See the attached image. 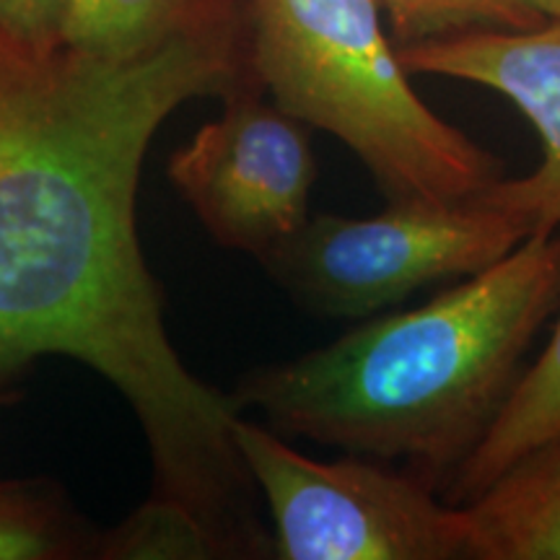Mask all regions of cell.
Here are the masks:
<instances>
[{
    "mask_svg": "<svg viewBox=\"0 0 560 560\" xmlns=\"http://www.w3.org/2000/svg\"><path fill=\"white\" fill-rule=\"evenodd\" d=\"M255 79L247 9L130 58L0 32V384L45 355L96 371L143 431L149 499L192 516L229 560L272 558L234 444L242 410L174 348L136 202L161 125Z\"/></svg>",
    "mask_w": 560,
    "mask_h": 560,
    "instance_id": "cell-1",
    "label": "cell"
},
{
    "mask_svg": "<svg viewBox=\"0 0 560 560\" xmlns=\"http://www.w3.org/2000/svg\"><path fill=\"white\" fill-rule=\"evenodd\" d=\"M558 301L560 234H529L429 304L247 371L229 397L240 410H260L280 436L400 462L444 495Z\"/></svg>",
    "mask_w": 560,
    "mask_h": 560,
    "instance_id": "cell-2",
    "label": "cell"
},
{
    "mask_svg": "<svg viewBox=\"0 0 560 560\" xmlns=\"http://www.w3.org/2000/svg\"><path fill=\"white\" fill-rule=\"evenodd\" d=\"M249 60L283 112L340 138L389 202H452L503 177L501 159L410 86L380 0H247Z\"/></svg>",
    "mask_w": 560,
    "mask_h": 560,
    "instance_id": "cell-3",
    "label": "cell"
},
{
    "mask_svg": "<svg viewBox=\"0 0 560 560\" xmlns=\"http://www.w3.org/2000/svg\"><path fill=\"white\" fill-rule=\"evenodd\" d=\"M234 444L272 522L278 560H475L465 509L392 462L314 459L270 425L234 420Z\"/></svg>",
    "mask_w": 560,
    "mask_h": 560,
    "instance_id": "cell-4",
    "label": "cell"
},
{
    "mask_svg": "<svg viewBox=\"0 0 560 560\" xmlns=\"http://www.w3.org/2000/svg\"><path fill=\"white\" fill-rule=\"evenodd\" d=\"M527 236L522 221L486 192L452 202L402 200L363 219L310 213L262 265L304 310L361 319L436 280L475 276Z\"/></svg>",
    "mask_w": 560,
    "mask_h": 560,
    "instance_id": "cell-5",
    "label": "cell"
},
{
    "mask_svg": "<svg viewBox=\"0 0 560 560\" xmlns=\"http://www.w3.org/2000/svg\"><path fill=\"white\" fill-rule=\"evenodd\" d=\"M221 100L219 120L172 153L170 182L210 240L262 262L310 219L317 179L310 125L265 102L257 79Z\"/></svg>",
    "mask_w": 560,
    "mask_h": 560,
    "instance_id": "cell-6",
    "label": "cell"
},
{
    "mask_svg": "<svg viewBox=\"0 0 560 560\" xmlns=\"http://www.w3.org/2000/svg\"><path fill=\"white\" fill-rule=\"evenodd\" d=\"M408 73L478 83L506 96L535 125L542 161L522 179L488 187L495 206L522 221L527 234L560 229V19L529 30H472L397 47Z\"/></svg>",
    "mask_w": 560,
    "mask_h": 560,
    "instance_id": "cell-7",
    "label": "cell"
},
{
    "mask_svg": "<svg viewBox=\"0 0 560 560\" xmlns=\"http://www.w3.org/2000/svg\"><path fill=\"white\" fill-rule=\"evenodd\" d=\"M475 560H560V441L462 503Z\"/></svg>",
    "mask_w": 560,
    "mask_h": 560,
    "instance_id": "cell-8",
    "label": "cell"
},
{
    "mask_svg": "<svg viewBox=\"0 0 560 560\" xmlns=\"http://www.w3.org/2000/svg\"><path fill=\"white\" fill-rule=\"evenodd\" d=\"M556 441H560V314L550 342L529 369H522L499 416L454 472L441 499L454 506L478 499L516 462Z\"/></svg>",
    "mask_w": 560,
    "mask_h": 560,
    "instance_id": "cell-9",
    "label": "cell"
},
{
    "mask_svg": "<svg viewBox=\"0 0 560 560\" xmlns=\"http://www.w3.org/2000/svg\"><path fill=\"white\" fill-rule=\"evenodd\" d=\"M244 9L242 0H70L62 45L100 58H130Z\"/></svg>",
    "mask_w": 560,
    "mask_h": 560,
    "instance_id": "cell-10",
    "label": "cell"
},
{
    "mask_svg": "<svg viewBox=\"0 0 560 560\" xmlns=\"http://www.w3.org/2000/svg\"><path fill=\"white\" fill-rule=\"evenodd\" d=\"M100 532L47 478H0V560H86Z\"/></svg>",
    "mask_w": 560,
    "mask_h": 560,
    "instance_id": "cell-11",
    "label": "cell"
},
{
    "mask_svg": "<svg viewBox=\"0 0 560 560\" xmlns=\"http://www.w3.org/2000/svg\"><path fill=\"white\" fill-rule=\"evenodd\" d=\"M402 45L472 30H529L542 24L524 0H380Z\"/></svg>",
    "mask_w": 560,
    "mask_h": 560,
    "instance_id": "cell-12",
    "label": "cell"
},
{
    "mask_svg": "<svg viewBox=\"0 0 560 560\" xmlns=\"http://www.w3.org/2000/svg\"><path fill=\"white\" fill-rule=\"evenodd\" d=\"M100 560H210L213 545L185 511L149 499L120 524L100 532Z\"/></svg>",
    "mask_w": 560,
    "mask_h": 560,
    "instance_id": "cell-13",
    "label": "cell"
},
{
    "mask_svg": "<svg viewBox=\"0 0 560 560\" xmlns=\"http://www.w3.org/2000/svg\"><path fill=\"white\" fill-rule=\"evenodd\" d=\"M70 0H0V32L34 47H62Z\"/></svg>",
    "mask_w": 560,
    "mask_h": 560,
    "instance_id": "cell-14",
    "label": "cell"
},
{
    "mask_svg": "<svg viewBox=\"0 0 560 560\" xmlns=\"http://www.w3.org/2000/svg\"><path fill=\"white\" fill-rule=\"evenodd\" d=\"M542 19H560V0H524Z\"/></svg>",
    "mask_w": 560,
    "mask_h": 560,
    "instance_id": "cell-15",
    "label": "cell"
},
{
    "mask_svg": "<svg viewBox=\"0 0 560 560\" xmlns=\"http://www.w3.org/2000/svg\"><path fill=\"white\" fill-rule=\"evenodd\" d=\"M19 400V389L13 384H0V410Z\"/></svg>",
    "mask_w": 560,
    "mask_h": 560,
    "instance_id": "cell-16",
    "label": "cell"
}]
</instances>
